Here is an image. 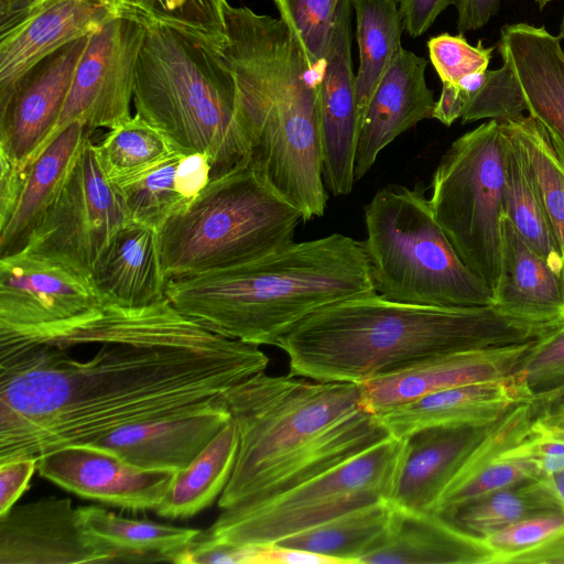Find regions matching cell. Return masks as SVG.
Masks as SVG:
<instances>
[{
  "instance_id": "obj_6",
  "label": "cell",
  "mask_w": 564,
  "mask_h": 564,
  "mask_svg": "<svg viewBox=\"0 0 564 564\" xmlns=\"http://www.w3.org/2000/svg\"><path fill=\"white\" fill-rule=\"evenodd\" d=\"M138 58L135 115L180 154H204L212 177L249 164L234 74L219 48L161 23H145Z\"/></svg>"
},
{
  "instance_id": "obj_36",
  "label": "cell",
  "mask_w": 564,
  "mask_h": 564,
  "mask_svg": "<svg viewBox=\"0 0 564 564\" xmlns=\"http://www.w3.org/2000/svg\"><path fill=\"white\" fill-rule=\"evenodd\" d=\"M508 138L503 215L552 269L564 276V259L533 176L521 151L509 134Z\"/></svg>"
},
{
  "instance_id": "obj_4",
  "label": "cell",
  "mask_w": 564,
  "mask_h": 564,
  "mask_svg": "<svg viewBox=\"0 0 564 564\" xmlns=\"http://www.w3.org/2000/svg\"><path fill=\"white\" fill-rule=\"evenodd\" d=\"M549 330L492 304L417 305L372 293L316 310L275 346L289 358V375L362 382L435 356L536 339Z\"/></svg>"
},
{
  "instance_id": "obj_35",
  "label": "cell",
  "mask_w": 564,
  "mask_h": 564,
  "mask_svg": "<svg viewBox=\"0 0 564 564\" xmlns=\"http://www.w3.org/2000/svg\"><path fill=\"white\" fill-rule=\"evenodd\" d=\"M391 510L390 500H380L273 544L315 552L341 560L345 564H357L381 539Z\"/></svg>"
},
{
  "instance_id": "obj_18",
  "label": "cell",
  "mask_w": 564,
  "mask_h": 564,
  "mask_svg": "<svg viewBox=\"0 0 564 564\" xmlns=\"http://www.w3.org/2000/svg\"><path fill=\"white\" fill-rule=\"evenodd\" d=\"M539 338L453 351L360 383L373 413L444 389L503 378L517 370Z\"/></svg>"
},
{
  "instance_id": "obj_41",
  "label": "cell",
  "mask_w": 564,
  "mask_h": 564,
  "mask_svg": "<svg viewBox=\"0 0 564 564\" xmlns=\"http://www.w3.org/2000/svg\"><path fill=\"white\" fill-rule=\"evenodd\" d=\"M227 0H140L143 23H161L221 48L227 40Z\"/></svg>"
},
{
  "instance_id": "obj_37",
  "label": "cell",
  "mask_w": 564,
  "mask_h": 564,
  "mask_svg": "<svg viewBox=\"0 0 564 564\" xmlns=\"http://www.w3.org/2000/svg\"><path fill=\"white\" fill-rule=\"evenodd\" d=\"M501 123L533 176L564 259V143L529 115Z\"/></svg>"
},
{
  "instance_id": "obj_55",
  "label": "cell",
  "mask_w": 564,
  "mask_h": 564,
  "mask_svg": "<svg viewBox=\"0 0 564 564\" xmlns=\"http://www.w3.org/2000/svg\"><path fill=\"white\" fill-rule=\"evenodd\" d=\"M564 398V382L551 387L545 390H540L534 394V403H553Z\"/></svg>"
},
{
  "instance_id": "obj_49",
  "label": "cell",
  "mask_w": 564,
  "mask_h": 564,
  "mask_svg": "<svg viewBox=\"0 0 564 564\" xmlns=\"http://www.w3.org/2000/svg\"><path fill=\"white\" fill-rule=\"evenodd\" d=\"M0 228H2L15 208L24 180V171L3 154H0Z\"/></svg>"
},
{
  "instance_id": "obj_17",
  "label": "cell",
  "mask_w": 564,
  "mask_h": 564,
  "mask_svg": "<svg viewBox=\"0 0 564 564\" xmlns=\"http://www.w3.org/2000/svg\"><path fill=\"white\" fill-rule=\"evenodd\" d=\"M351 0H341L321 88L323 180L335 196L351 192L360 132L351 62Z\"/></svg>"
},
{
  "instance_id": "obj_40",
  "label": "cell",
  "mask_w": 564,
  "mask_h": 564,
  "mask_svg": "<svg viewBox=\"0 0 564 564\" xmlns=\"http://www.w3.org/2000/svg\"><path fill=\"white\" fill-rule=\"evenodd\" d=\"M564 536V511L554 510L535 514L489 534L476 535L480 552V563L527 561L555 540Z\"/></svg>"
},
{
  "instance_id": "obj_1",
  "label": "cell",
  "mask_w": 564,
  "mask_h": 564,
  "mask_svg": "<svg viewBox=\"0 0 564 564\" xmlns=\"http://www.w3.org/2000/svg\"><path fill=\"white\" fill-rule=\"evenodd\" d=\"M58 340L98 348L76 357L0 337V464L208 405L269 365L259 346L207 329L166 296L143 307L105 305Z\"/></svg>"
},
{
  "instance_id": "obj_38",
  "label": "cell",
  "mask_w": 564,
  "mask_h": 564,
  "mask_svg": "<svg viewBox=\"0 0 564 564\" xmlns=\"http://www.w3.org/2000/svg\"><path fill=\"white\" fill-rule=\"evenodd\" d=\"M95 145L107 176L115 184L139 176L175 152L155 128L135 113Z\"/></svg>"
},
{
  "instance_id": "obj_3",
  "label": "cell",
  "mask_w": 564,
  "mask_h": 564,
  "mask_svg": "<svg viewBox=\"0 0 564 564\" xmlns=\"http://www.w3.org/2000/svg\"><path fill=\"white\" fill-rule=\"evenodd\" d=\"M220 398L239 436L223 510L271 499L390 437L359 382L261 371Z\"/></svg>"
},
{
  "instance_id": "obj_28",
  "label": "cell",
  "mask_w": 564,
  "mask_h": 564,
  "mask_svg": "<svg viewBox=\"0 0 564 564\" xmlns=\"http://www.w3.org/2000/svg\"><path fill=\"white\" fill-rule=\"evenodd\" d=\"M487 427L438 426L410 435L391 502L409 510L435 512L447 484Z\"/></svg>"
},
{
  "instance_id": "obj_2",
  "label": "cell",
  "mask_w": 564,
  "mask_h": 564,
  "mask_svg": "<svg viewBox=\"0 0 564 564\" xmlns=\"http://www.w3.org/2000/svg\"><path fill=\"white\" fill-rule=\"evenodd\" d=\"M279 18L248 7L225 10L220 48L231 69L249 144V165L302 214L322 217L321 88L326 61L306 50L285 9Z\"/></svg>"
},
{
  "instance_id": "obj_9",
  "label": "cell",
  "mask_w": 564,
  "mask_h": 564,
  "mask_svg": "<svg viewBox=\"0 0 564 564\" xmlns=\"http://www.w3.org/2000/svg\"><path fill=\"white\" fill-rule=\"evenodd\" d=\"M408 438L388 437L358 456L262 502L224 509L198 538L268 545L345 512L392 498Z\"/></svg>"
},
{
  "instance_id": "obj_11",
  "label": "cell",
  "mask_w": 564,
  "mask_h": 564,
  "mask_svg": "<svg viewBox=\"0 0 564 564\" xmlns=\"http://www.w3.org/2000/svg\"><path fill=\"white\" fill-rule=\"evenodd\" d=\"M129 221L122 194L107 176L88 135L22 250L89 279L100 254Z\"/></svg>"
},
{
  "instance_id": "obj_33",
  "label": "cell",
  "mask_w": 564,
  "mask_h": 564,
  "mask_svg": "<svg viewBox=\"0 0 564 564\" xmlns=\"http://www.w3.org/2000/svg\"><path fill=\"white\" fill-rule=\"evenodd\" d=\"M525 102L519 83L507 63L463 78L457 85H442L433 119L452 126L481 119L508 122L524 115Z\"/></svg>"
},
{
  "instance_id": "obj_16",
  "label": "cell",
  "mask_w": 564,
  "mask_h": 564,
  "mask_svg": "<svg viewBox=\"0 0 564 564\" xmlns=\"http://www.w3.org/2000/svg\"><path fill=\"white\" fill-rule=\"evenodd\" d=\"M40 475L83 498L113 507L155 510L175 471L145 469L90 444L69 445L37 459Z\"/></svg>"
},
{
  "instance_id": "obj_14",
  "label": "cell",
  "mask_w": 564,
  "mask_h": 564,
  "mask_svg": "<svg viewBox=\"0 0 564 564\" xmlns=\"http://www.w3.org/2000/svg\"><path fill=\"white\" fill-rule=\"evenodd\" d=\"M88 39L80 37L45 56L0 96V154L22 171L48 142Z\"/></svg>"
},
{
  "instance_id": "obj_27",
  "label": "cell",
  "mask_w": 564,
  "mask_h": 564,
  "mask_svg": "<svg viewBox=\"0 0 564 564\" xmlns=\"http://www.w3.org/2000/svg\"><path fill=\"white\" fill-rule=\"evenodd\" d=\"M359 563H480V552L475 534L452 520L435 512L409 510L392 503L384 533Z\"/></svg>"
},
{
  "instance_id": "obj_54",
  "label": "cell",
  "mask_w": 564,
  "mask_h": 564,
  "mask_svg": "<svg viewBox=\"0 0 564 564\" xmlns=\"http://www.w3.org/2000/svg\"><path fill=\"white\" fill-rule=\"evenodd\" d=\"M536 480L551 496L558 509L564 511V470L542 476Z\"/></svg>"
},
{
  "instance_id": "obj_51",
  "label": "cell",
  "mask_w": 564,
  "mask_h": 564,
  "mask_svg": "<svg viewBox=\"0 0 564 564\" xmlns=\"http://www.w3.org/2000/svg\"><path fill=\"white\" fill-rule=\"evenodd\" d=\"M53 0H0V34L22 23Z\"/></svg>"
},
{
  "instance_id": "obj_26",
  "label": "cell",
  "mask_w": 564,
  "mask_h": 564,
  "mask_svg": "<svg viewBox=\"0 0 564 564\" xmlns=\"http://www.w3.org/2000/svg\"><path fill=\"white\" fill-rule=\"evenodd\" d=\"M89 281L105 305L135 308L164 299L159 231L129 221L100 254Z\"/></svg>"
},
{
  "instance_id": "obj_48",
  "label": "cell",
  "mask_w": 564,
  "mask_h": 564,
  "mask_svg": "<svg viewBox=\"0 0 564 564\" xmlns=\"http://www.w3.org/2000/svg\"><path fill=\"white\" fill-rule=\"evenodd\" d=\"M253 564H345L341 560L276 544L258 545Z\"/></svg>"
},
{
  "instance_id": "obj_44",
  "label": "cell",
  "mask_w": 564,
  "mask_h": 564,
  "mask_svg": "<svg viewBox=\"0 0 564 564\" xmlns=\"http://www.w3.org/2000/svg\"><path fill=\"white\" fill-rule=\"evenodd\" d=\"M519 369L533 390L564 382V322L536 340Z\"/></svg>"
},
{
  "instance_id": "obj_57",
  "label": "cell",
  "mask_w": 564,
  "mask_h": 564,
  "mask_svg": "<svg viewBox=\"0 0 564 564\" xmlns=\"http://www.w3.org/2000/svg\"><path fill=\"white\" fill-rule=\"evenodd\" d=\"M558 39L562 41L564 40V14L562 17V21H561V24H560V31H558Z\"/></svg>"
},
{
  "instance_id": "obj_43",
  "label": "cell",
  "mask_w": 564,
  "mask_h": 564,
  "mask_svg": "<svg viewBox=\"0 0 564 564\" xmlns=\"http://www.w3.org/2000/svg\"><path fill=\"white\" fill-rule=\"evenodd\" d=\"M341 0H273L285 9L310 54L325 61Z\"/></svg>"
},
{
  "instance_id": "obj_24",
  "label": "cell",
  "mask_w": 564,
  "mask_h": 564,
  "mask_svg": "<svg viewBox=\"0 0 564 564\" xmlns=\"http://www.w3.org/2000/svg\"><path fill=\"white\" fill-rule=\"evenodd\" d=\"M116 15L107 8L84 0H53L0 34V96L39 61L90 35Z\"/></svg>"
},
{
  "instance_id": "obj_5",
  "label": "cell",
  "mask_w": 564,
  "mask_h": 564,
  "mask_svg": "<svg viewBox=\"0 0 564 564\" xmlns=\"http://www.w3.org/2000/svg\"><path fill=\"white\" fill-rule=\"evenodd\" d=\"M376 293L360 241L332 234L256 260L170 279L165 296L207 329L252 345L275 346L328 304Z\"/></svg>"
},
{
  "instance_id": "obj_12",
  "label": "cell",
  "mask_w": 564,
  "mask_h": 564,
  "mask_svg": "<svg viewBox=\"0 0 564 564\" xmlns=\"http://www.w3.org/2000/svg\"><path fill=\"white\" fill-rule=\"evenodd\" d=\"M88 278L23 250L0 257V337L41 340L102 313Z\"/></svg>"
},
{
  "instance_id": "obj_13",
  "label": "cell",
  "mask_w": 564,
  "mask_h": 564,
  "mask_svg": "<svg viewBox=\"0 0 564 564\" xmlns=\"http://www.w3.org/2000/svg\"><path fill=\"white\" fill-rule=\"evenodd\" d=\"M145 29L138 18L116 15L89 35L48 142L75 121L83 122L91 133L100 128L111 130L132 118L137 65Z\"/></svg>"
},
{
  "instance_id": "obj_39",
  "label": "cell",
  "mask_w": 564,
  "mask_h": 564,
  "mask_svg": "<svg viewBox=\"0 0 564 564\" xmlns=\"http://www.w3.org/2000/svg\"><path fill=\"white\" fill-rule=\"evenodd\" d=\"M561 510L536 479L506 488L457 510L451 518L465 531L482 536L522 519Z\"/></svg>"
},
{
  "instance_id": "obj_52",
  "label": "cell",
  "mask_w": 564,
  "mask_h": 564,
  "mask_svg": "<svg viewBox=\"0 0 564 564\" xmlns=\"http://www.w3.org/2000/svg\"><path fill=\"white\" fill-rule=\"evenodd\" d=\"M528 434L564 444V405L545 410L530 423Z\"/></svg>"
},
{
  "instance_id": "obj_30",
  "label": "cell",
  "mask_w": 564,
  "mask_h": 564,
  "mask_svg": "<svg viewBox=\"0 0 564 564\" xmlns=\"http://www.w3.org/2000/svg\"><path fill=\"white\" fill-rule=\"evenodd\" d=\"M210 178L212 165L206 155L174 152L153 169L117 185L130 221L160 231Z\"/></svg>"
},
{
  "instance_id": "obj_23",
  "label": "cell",
  "mask_w": 564,
  "mask_h": 564,
  "mask_svg": "<svg viewBox=\"0 0 564 564\" xmlns=\"http://www.w3.org/2000/svg\"><path fill=\"white\" fill-rule=\"evenodd\" d=\"M498 51L514 74L528 115L564 143V50L557 35L525 22L500 29Z\"/></svg>"
},
{
  "instance_id": "obj_42",
  "label": "cell",
  "mask_w": 564,
  "mask_h": 564,
  "mask_svg": "<svg viewBox=\"0 0 564 564\" xmlns=\"http://www.w3.org/2000/svg\"><path fill=\"white\" fill-rule=\"evenodd\" d=\"M430 61L442 85H457L468 75L488 69L495 46H484L479 40L471 45L464 33H442L427 41Z\"/></svg>"
},
{
  "instance_id": "obj_46",
  "label": "cell",
  "mask_w": 564,
  "mask_h": 564,
  "mask_svg": "<svg viewBox=\"0 0 564 564\" xmlns=\"http://www.w3.org/2000/svg\"><path fill=\"white\" fill-rule=\"evenodd\" d=\"M37 459L20 458L0 464V516L6 514L29 487Z\"/></svg>"
},
{
  "instance_id": "obj_25",
  "label": "cell",
  "mask_w": 564,
  "mask_h": 564,
  "mask_svg": "<svg viewBox=\"0 0 564 564\" xmlns=\"http://www.w3.org/2000/svg\"><path fill=\"white\" fill-rule=\"evenodd\" d=\"M492 299V305L530 323L558 326L564 322V276L552 269L505 215L500 271Z\"/></svg>"
},
{
  "instance_id": "obj_20",
  "label": "cell",
  "mask_w": 564,
  "mask_h": 564,
  "mask_svg": "<svg viewBox=\"0 0 564 564\" xmlns=\"http://www.w3.org/2000/svg\"><path fill=\"white\" fill-rule=\"evenodd\" d=\"M230 419L219 395L208 405L121 426L89 444L141 468L176 473L186 467Z\"/></svg>"
},
{
  "instance_id": "obj_45",
  "label": "cell",
  "mask_w": 564,
  "mask_h": 564,
  "mask_svg": "<svg viewBox=\"0 0 564 564\" xmlns=\"http://www.w3.org/2000/svg\"><path fill=\"white\" fill-rule=\"evenodd\" d=\"M500 456L531 460L535 464L542 476L564 470V444L529 434L505 448Z\"/></svg>"
},
{
  "instance_id": "obj_53",
  "label": "cell",
  "mask_w": 564,
  "mask_h": 564,
  "mask_svg": "<svg viewBox=\"0 0 564 564\" xmlns=\"http://www.w3.org/2000/svg\"><path fill=\"white\" fill-rule=\"evenodd\" d=\"M88 3L107 8L118 15L138 18L142 21L140 0H84ZM143 22V21H142Z\"/></svg>"
},
{
  "instance_id": "obj_10",
  "label": "cell",
  "mask_w": 564,
  "mask_h": 564,
  "mask_svg": "<svg viewBox=\"0 0 564 564\" xmlns=\"http://www.w3.org/2000/svg\"><path fill=\"white\" fill-rule=\"evenodd\" d=\"M508 142L496 120L458 137L433 173L429 198L462 260L491 292L500 271Z\"/></svg>"
},
{
  "instance_id": "obj_15",
  "label": "cell",
  "mask_w": 564,
  "mask_h": 564,
  "mask_svg": "<svg viewBox=\"0 0 564 564\" xmlns=\"http://www.w3.org/2000/svg\"><path fill=\"white\" fill-rule=\"evenodd\" d=\"M118 563L86 530L68 498L45 497L0 516V564Z\"/></svg>"
},
{
  "instance_id": "obj_7",
  "label": "cell",
  "mask_w": 564,
  "mask_h": 564,
  "mask_svg": "<svg viewBox=\"0 0 564 564\" xmlns=\"http://www.w3.org/2000/svg\"><path fill=\"white\" fill-rule=\"evenodd\" d=\"M301 212L249 164L212 177L160 229L166 280L236 267L294 240Z\"/></svg>"
},
{
  "instance_id": "obj_31",
  "label": "cell",
  "mask_w": 564,
  "mask_h": 564,
  "mask_svg": "<svg viewBox=\"0 0 564 564\" xmlns=\"http://www.w3.org/2000/svg\"><path fill=\"white\" fill-rule=\"evenodd\" d=\"M238 444V430L230 419L186 467L175 473L154 511L169 519H186L209 507L229 481Z\"/></svg>"
},
{
  "instance_id": "obj_32",
  "label": "cell",
  "mask_w": 564,
  "mask_h": 564,
  "mask_svg": "<svg viewBox=\"0 0 564 564\" xmlns=\"http://www.w3.org/2000/svg\"><path fill=\"white\" fill-rule=\"evenodd\" d=\"M87 531L118 553V563L174 562L200 533L148 520L126 518L97 506L77 507Z\"/></svg>"
},
{
  "instance_id": "obj_50",
  "label": "cell",
  "mask_w": 564,
  "mask_h": 564,
  "mask_svg": "<svg viewBox=\"0 0 564 564\" xmlns=\"http://www.w3.org/2000/svg\"><path fill=\"white\" fill-rule=\"evenodd\" d=\"M457 31L465 33L485 26L497 14L500 0H456Z\"/></svg>"
},
{
  "instance_id": "obj_29",
  "label": "cell",
  "mask_w": 564,
  "mask_h": 564,
  "mask_svg": "<svg viewBox=\"0 0 564 564\" xmlns=\"http://www.w3.org/2000/svg\"><path fill=\"white\" fill-rule=\"evenodd\" d=\"M80 121L56 134L24 170L22 188L9 221L0 228V257L21 251L65 183L85 139Z\"/></svg>"
},
{
  "instance_id": "obj_19",
  "label": "cell",
  "mask_w": 564,
  "mask_h": 564,
  "mask_svg": "<svg viewBox=\"0 0 564 564\" xmlns=\"http://www.w3.org/2000/svg\"><path fill=\"white\" fill-rule=\"evenodd\" d=\"M534 394L518 368L503 378L436 391L377 415L390 436L408 438L429 427H487L514 406L533 403Z\"/></svg>"
},
{
  "instance_id": "obj_56",
  "label": "cell",
  "mask_w": 564,
  "mask_h": 564,
  "mask_svg": "<svg viewBox=\"0 0 564 564\" xmlns=\"http://www.w3.org/2000/svg\"><path fill=\"white\" fill-rule=\"evenodd\" d=\"M540 10H543L553 0H533Z\"/></svg>"
},
{
  "instance_id": "obj_47",
  "label": "cell",
  "mask_w": 564,
  "mask_h": 564,
  "mask_svg": "<svg viewBox=\"0 0 564 564\" xmlns=\"http://www.w3.org/2000/svg\"><path fill=\"white\" fill-rule=\"evenodd\" d=\"M456 0H398L404 31L413 39L423 35L438 15Z\"/></svg>"
},
{
  "instance_id": "obj_34",
  "label": "cell",
  "mask_w": 564,
  "mask_h": 564,
  "mask_svg": "<svg viewBox=\"0 0 564 564\" xmlns=\"http://www.w3.org/2000/svg\"><path fill=\"white\" fill-rule=\"evenodd\" d=\"M351 7L359 51L356 98L361 126L375 90L402 48L404 28L398 0H351Z\"/></svg>"
},
{
  "instance_id": "obj_21",
  "label": "cell",
  "mask_w": 564,
  "mask_h": 564,
  "mask_svg": "<svg viewBox=\"0 0 564 564\" xmlns=\"http://www.w3.org/2000/svg\"><path fill=\"white\" fill-rule=\"evenodd\" d=\"M427 61L402 47L383 74L364 116L355 160L361 180L397 137L433 118L434 93L425 77Z\"/></svg>"
},
{
  "instance_id": "obj_22",
  "label": "cell",
  "mask_w": 564,
  "mask_h": 564,
  "mask_svg": "<svg viewBox=\"0 0 564 564\" xmlns=\"http://www.w3.org/2000/svg\"><path fill=\"white\" fill-rule=\"evenodd\" d=\"M531 408L532 403L519 404L484 431L444 489L435 513L449 519L494 492L542 477L531 460L500 456L527 435Z\"/></svg>"
},
{
  "instance_id": "obj_8",
  "label": "cell",
  "mask_w": 564,
  "mask_h": 564,
  "mask_svg": "<svg viewBox=\"0 0 564 564\" xmlns=\"http://www.w3.org/2000/svg\"><path fill=\"white\" fill-rule=\"evenodd\" d=\"M364 248L383 299L430 306H484L492 292L462 260L436 220L425 188L388 185L365 206Z\"/></svg>"
}]
</instances>
